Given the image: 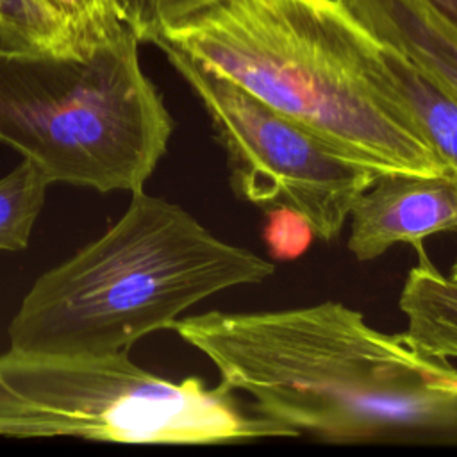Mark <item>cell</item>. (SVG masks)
Segmentation results:
<instances>
[{
	"mask_svg": "<svg viewBox=\"0 0 457 457\" xmlns=\"http://www.w3.org/2000/svg\"><path fill=\"white\" fill-rule=\"evenodd\" d=\"M175 330L252 411L334 443L457 441V368L339 302L179 318Z\"/></svg>",
	"mask_w": 457,
	"mask_h": 457,
	"instance_id": "cell-1",
	"label": "cell"
},
{
	"mask_svg": "<svg viewBox=\"0 0 457 457\" xmlns=\"http://www.w3.org/2000/svg\"><path fill=\"white\" fill-rule=\"evenodd\" d=\"M337 0H170V45L380 173L455 175L407 111L368 80Z\"/></svg>",
	"mask_w": 457,
	"mask_h": 457,
	"instance_id": "cell-2",
	"label": "cell"
},
{
	"mask_svg": "<svg viewBox=\"0 0 457 457\" xmlns=\"http://www.w3.org/2000/svg\"><path fill=\"white\" fill-rule=\"evenodd\" d=\"M273 271V262L218 239L180 205L139 189L102 237L32 284L11 320V348L123 353L207 296Z\"/></svg>",
	"mask_w": 457,
	"mask_h": 457,
	"instance_id": "cell-3",
	"label": "cell"
},
{
	"mask_svg": "<svg viewBox=\"0 0 457 457\" xmlns=\"http://www.w3.org/2000/svg\"><path fill=\"white\" fill-rule=\"evenodd\" d=\"M123 25L82 55L0 46V143L50 182L139 191L168 148L173 120Z\"/></svg>",
	"mask_w": 457,
	"mask_h": 457,
	"instance_id": "cell-4",
	"label": "cell"
},
{
	"mask_svg": "<svg viewBox=\"0 0 457 457\" xmlns=\"http://www.w3.org/2000/svg\"><path fill=\"white\" fill-rule=\"evenodd\" d=\"M0 436H77L116 443L211 445L291 437L293 430L246 414L225 384L157 377L112 355L0 353Z\"/></svg>",
	"mask_w": 457,
	"mask_h": 457,
	"instance_id": "cell-5",
	"label": "cell"
},
{
	"mask_svg": "<svg viewBox=\"0 0 457 457\" xmlns=\"http://www.w3.org/2000/svg\"><path fill=\"white\" fill-rule=\"evenodd\" d=\"M159 48L204 104L236 193L261 207L300 211L325 241L339 236L353 202L380 171L345 155L180 50Z\"/></svg>",
	"mask_w": 457,
	"mask_h": 457,
	"instance_id": "cell-6",
	"label": "cell"
},
{
	"mask_svg": "<svg viewBox=\"0 0 457 457\" xmlns=\"http://www.w3.org/2000/svg\"><path fill=\"white\" fill-rule=\"evenodd\" d=\"M348 250L371 261L398 243L457 228V177L378 173L350 209Z\"/></svg>",
	"mask_w": 457,
	"mask_h": 457,
	"instance_id": "cell-7",
	"label": "cell"
},
{
	"mask_svg": "<svg viewBox=\"0 0 457 457\" xmlns=\"http://www.w3.org/2000/svg\"><path fill=\"white\" fill-rule=\"evenodd\" d=\"M375 41L457 98V27L428 0H337Z\"/></svg>",
	"mask_w": 457,
	"mask_h": 457,
	"instance_id": "cell-8",
	"label": "cell"
},
{
	"mask_svg": "<svg viewBox=\"0 0 457 457\" xmlns=\"http://www.w3.org/2000/svg\"><path fill=\"white\" fill-rule=\"evenodd\" d=\"M359 54L368 80L407 111L457 177V98L362 29Z\"/></svg>",
	"mask_w": 457,
	"mask_h": 457,
	"instance_id": "cell-9",
	"label": "cell"
},
{
	"mask_svg": "<svg viewBox=\"0 0 457 457\" xmlns=\"http://www.w3.org/2000/svg\"><path fill=\"white\" fill-rule=\"evenodd\" d=\"M420 262L409 271L400 293L407 318L405 336L425 355L457 359V261L450 275L441 273L416 245Z\"/></svg>",
	"mask_w": 457,
	"mask_h": 457,
	"instance_id": "cell-10",
	"label": "cell"
},
{
	"mask_svg": "<svg viewBox=\"0 0 457 457\" xmlns=\"http://www.w3.org/2000/svg\"><path fill=\"white\" fill-rule=\"evenodd\" d=\"M96 45H87L79 30L46 0H0L2 48L82 55Z\"/></svg>",
	"mask_w": 457,
	"mask_h": 457,
	"instance_id": "cell-11",
	"label": "cell"
},
{
	"mask_svg": "<svg viewBox=\"0 0 457 457\" xmlns=\"http://www.w3.org/2000/svg\"><path fill=\"white\" fill-rule=\"evenodd\" d=\"M50 184L43 168L27 157L0 179V250L16 252L29 246Z\"/></svg>",
	"mask_w": 457,
	"mask_h": 457,
	"instance_id": "cell-12",
	"label": "cell"
},
{
	"mask_svg": "<svg viewBox=\"0 0 457 457\" xmlns=\"http://www.w3.org/2000/svg\"><path fill=\"white\" fill-rule=\"evenodd\" d=\"M311 221L289 205H275L268 209L262 239L270 257L275 261L298 259L314 237Z\"/></svg>",
	"mask_w": 457,
	"mask_h": 457,
	"instance_id": "cell-13",
	"label": "cell"
},
{
	"mask_svg": "<svg viewBox=\"0 0 457 457\" xmlns=\"http://www.w3.org/2000/svg\"><path fill=\"white\" fill-rule=\"evenodd\" d=\"M82 36L87 45H96L116 34L125 23L120 21L109 0H46Z\"/></svg>",
	"mask_w": 457,
	"mask_h": 457,
	"instance_id": "cell-14",
	"label": "cell"
},
{
	"mask_svg": "<svg viewBox=\"0 0 457 457\" xmlns=\"http://www.w3.org/2000/svg\"><path fill=\"white\" fill-rule=\"evenodd\" d=\"M112 11L143 43L154 34L170 0H109Z\"/></svg>",
	"mask_w": 457,
	"mask_h": 457,
	"instance_id": "cell-15",
	"label": "cell"
},
{
	"mask_svg": "<svg viewBox=\"0 0 457 457\" xmlns=\"http://www.w3.org/2000/svg\"><path fill=\"white\" fill-rule=\"evenodd\" d=\"M443 16L457 27V0H428Z\"/></svg>",
	"mask_w": 457,
	"mask_h": 457,
	"instance_id": "cell-16",
	"label": "cell"
},
{
	"mask_svg": "<svg viewBox=\"0 0 457 457\" xmlns=\"http://www.w3.org/2000/svg\"><path fill=\"white\" fill-rule=\"evenodd\" d=\"M453 389H455V391H457V386H455V387H453Z\"/></svg>",
	"mask_w": 457,
	"mask_h": 457,
	"instance_id": "cell-17",
	"label": "cell"
}]
</instances>
